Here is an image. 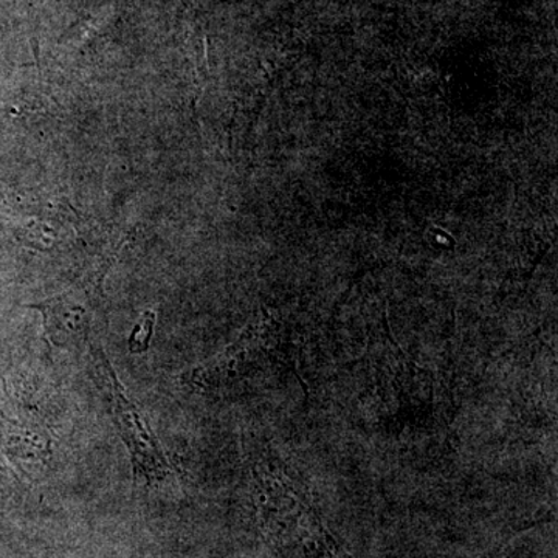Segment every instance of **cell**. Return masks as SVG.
<instances>
[{
    "instance_id": "5b68a950",
    "label": "cell",
    "mask_w": 558,
    "mask_h": 558,
    "mask_svg": "<svg viewBox=\"0 0 558 558\" xmlns=\"http://www.w3.org/2000/svg\"><path fill=\"white\" fill-rule=\"evenodd\" d=\"M371 373L376 388L385 402L403 403V395L414 398L416 395V366L402 354L391 340L389 347H371Z\"/></svg>"
},
{
    "instance_id": "52a82bcc",
    "label": "cell",
    "mask_w": 558,
    "mask_h": 558,
    "mask_svg": "<svg viewBox=\"0 0 558 558\" xmlns=\"http://www.w3.org/2000/svg\"><path fill=\"white\" fill-rule=\"evenodd\" d=\"M154 328H156V312H143L128 339V348L132 354H142V352L148 351L150 341H153Z\"/></svg>"
},
{
    "instance_id": "8992f818",
    "label": "cell",
    "mask_w": 558,
    "mask_h": 558,
    "mask_svg": "<svg viewBox=\"0 0 558 558\" xmlns=\"http://www.w3.org/2000/svg\"><path fill=\"white\" fill-rule=\"evenodd\" d=\"M5 449L11 458L27 464H43L51 457V442L47 436L11 424L5 429Z\"/></svg>"
},
{
    "instance_id": "3957f363",
    "label": "cell",
    "mask_w": 558,
    "mask_h": 558,
    "mask_svg": "<svg viewBox=\"0 0 558 558\" xmlns=\"http://www.w3.org/2000/svg\"><path fill=\"white\" fill-rule=\"evenodd\" d=\"M92 359H94L98 384L102 385L108 395L110 410L116 418L121 439L130 450L134 475L148 484L167 480L174 473V469L161 449L159 439L150 429L148 421L132 402L130 396L124 392L116 371L100 347L92 349Z\"/></svg>"
},
{
    "instance_id": "6da1fadb",
    "label": "cell",
    "mask_w": 558,
    "mask_h": 558,
    "mask_svg": "<svg viewBox=\"0 0 558 558\" xmlns=\"http://www.w3.org/2000/svg\"><path fill=\"white\" fill-rule=\"evenodd\" d=\"M253 475L260 527L278 558H354L281 470L263 462Z\"/></svg>"
},
{
    "instance_id": "277c9868",
    "label": "cell",
    "mask_w": 558,
    "mask_h": 558,
    "mask_svg": "<svg viewBox=\"0 0 558 558\" xmlns=\"http://www.w3.org/2000/svg\"><path fill=\"white\" fill-rule=\"evenodd\" d=\"M44 317V332L50 344L60 348L78 347L89 337L94 310L76 296H54L33 304Z\"/></svg>"
},
{
    "instance_id": "7a4b0ae2",
    "label": "cell",
    "mask_w": 558,
    "mask_h": 558,
    "mask_svg": "<svg viewBox=\"0 0 558 558\" xmlns=\"http://www.w3.org/2000/svg\"><path fill=\"white\" fill-rule=\"evenodd\" d=\"M288 344L277 319L260 315L240 339L215 359L183 376L186 387L197 392L220 391L255 379L288 360Z\"/></svg>"
}]
</instances>
